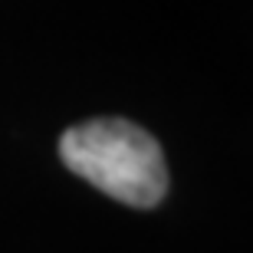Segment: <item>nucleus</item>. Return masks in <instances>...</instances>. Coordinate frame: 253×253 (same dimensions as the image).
I'll return each mask as SVG.
<instances>
[{
    "label": "nucleus",
    "mask_w": 253,
    "mask_h": 253,
    "mask_svg": "<svg viewBox=\"0 0 253 253\" xmlns=\"http://www.w3.org/2000/svg\"><path fill=\"white\" fill-rule=\"evenodd\" d=\"M59 161L125 207L148 211L168 194V165L158 138L128 119H89L66 128Z\"/></svg>",
    "instance_id": "obj_1"
}]
</instances>
